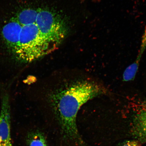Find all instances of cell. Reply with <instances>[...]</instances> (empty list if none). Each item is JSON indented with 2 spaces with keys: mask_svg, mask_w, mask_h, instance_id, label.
I'll return each mask as SVG.
<instances>
[{
  "mask_svg": "<svg viewBox=\"0 0 146 146\" xmlns=\"http://www.w3.org/2000/svg\"><path fill=\"white\" fill-rule=\"evenodd\" d=\"M106 93V89L98 84L82 81L75 82L53 94L51 100L65 138L81 146L85 145L76 123L78 110L88 100Z\"/></svg>",
  "mask_w": 146,
  "mask_h": 146,
  "instance_id": "obj_1",
  "label": "cell"
},
{
  "mask_svg": "<svg viewBox=\"0 0 146 146\" xmlns=\"http://www.w3.org/2000/svg\"><path fill=\"white\" fill-rule=\"evenodd\" d=\"M40 32L36 23L22 26L18 46L14 54L19 61L31 62L54 50Z\"/></svg>",
  "mask_w": 146,
  "mask_h": 146,
  "instance_id": "obj_2",
  "label": "cell"
},
{
  "mask_svg": "<svg viewBox=\"0 0 146 146\" xmlns=\"http://www.w3.org/2000/svg\"><path fill=\"white\" fill-rule=\"evenodd\" d=\"M36 24L42 35L55 49L57 48L66 33L61 19L50 11L38 9Z\"/></svg>",
  "mask_w": 146,
  "mask_h": 146,
  "instance_id": "obj_3",
  "label": "cell"
},
{
  "mask_svg": "<svg viewBox=\"0 0 146 146\" xmlns=\"http://www.w3.org/2000/svg\"><path fill=\"white\" fill-rule=\"evenodd\" d=\"M10 106L8 95L3 94L2 98L0 113V143L13 146L11 137Z\"/></svg>",
  "mask_w": 146,
  "mask_h": 146,
  "instance_id": "obj_4",
  "label": "cell"
},
{
  "mask_svg": "<svg viewBox=\"0 0 146 146\" xmlns=\"http://www.w3.org/2000/svg\"><path fill=\"white\" fill-rule=\"evenodd\" d=\"M132 127V135L136 139L146 143V101L142 102L135 111Z\"/></svg>",
  "mask_w": 146,
  "mask_h": 146,
  "instance_id": "obj_5",
  "label": "cell"
},
{
  "mask_svg": "<svg viewBox=\"0 0 146 146\" xmlns=\"http://www.w3.org/2000/svg\"><path fill=\"white\" fill-rule=\"evenodd\" d=\"M22 26L15 18L12 19L3 27L2 34L9 48L14 52L18 46Z\"/></svg>",
  "mask_w": 146,
  "mask_h": 146,
  "instance_id": "obj_6",
  "label": "cell"
},
{
  "mask_svg": "<svg viewBox=\"0 0 146 146\" xmlns=\"http://www.w3.org/2000/svg\"><path fill=\"white\" fill-rule=\"evenodd\" d=\"M38 9H27L20 12L15 18L22 26L36 23Z\"/></svg>",
  "mask_w": 146,
  "mask_h": 146,
  "instance_id": "obj_7",
  "label": "cell"
},
{
  "mask_svg": "<svg viewBox=\"0 0 146 146\" xmlns=\"http://www.w3.org/2000/svg\"><path fill=\"white\" fill-rule=\"evenodd\" d=\"M26 141L27 146H49L45 135L38 130L29 132L27 135Z\"/></svg>",
  "mask_w": 146,
  "mask_h": 146,
  "instance_id": "obj_8",
  "label": "cell"
},
{
  "mask_svg": "<svg viewBox=\"0 0 146 146\" xmlns=\"http://www.w3.org/2000/svg\"><path fill=\"white\" fill-rule=\"evenodd\" d=\"M140 60L137 59L134 63L127 67L123 72V81L129 82L135 79L138 72Z\"/></svg>",
  "mask_w": 146,
  "mask_h": 146,
  "instance_id": "obj_9",
  "label": "cell"
},
{
  "mask_svg": "<svg viewBox=\"0 0 146 146\" xmlns=\"http://www.w3.org/2000/svg\"><path fill=\"white\" fill-rule=\"evenodd\" d=\"M142 143L136 139L127 140L120 143L117 146H141Z\"/></svg>",
  "mask_w": 146,
  "mask_h": 146,
  "instance_id": "obj_10",
  "label": "cell"
},
{
  "mask_svg": "<svg viewBox=\"0 0 146 146\" xmlns=\"http://www.w3.org/2000/svg\"><path fill=\"white\" fill-rule=\"evenodd\" d=\"M0 146H9L8 145H5V144L2 143H0Z\"/></svg>",
  "mask_w": 146,
  "mask_h": 146,
  "instance_id": "obj_11",
  "label": "cell"
}]
</instances>
